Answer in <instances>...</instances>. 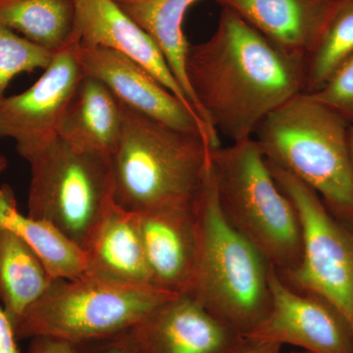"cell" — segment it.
<instances>
[{"label": "cell", "instance_id": "obj_26", "mask_svg": "<svg viewBox=\"0 0 353 353\" xmlns=\"http://www.w3.org/2000/svg\"><path fill=\"white\" fill-rule=\"evenodd\" d=\"M28 353H78L76 345L69 341L39 336L31 339Z\"/></svg>", "mask_w": 353, "mask_h": 353}, {"label": "cell", "instance_id": "obj_20", "mask_svg": "<svg viewBox=\"0 0 353 353\" xmlns=\"http://www.w3.org/2000/svg\"><path fill=\"white\" fill-rule=\"evenodd\" d=\"M53 280L28 243L0 228V303L13 326Z\"/></svg>", "mask_w": 353, "mask_h": 353}, {"label": "cell", "instance_id": "obj_2", "mask_svg": "<svg viewBox=\"0 0 353 353\" xmlns=\"http://www.w3.org/2000/svg\"><path fill=\"white\" fill-rule=\"evenodd\" d=\"M213 148L201 134L182 131L123 104V130L111 157L113 201L139 213L196 201Z\"/></svg>", "mask_w": 353, "mask_h": 353}, {"label": "cell", "instance_id": "obj_8", "mask_svg": "<svg viewBox=\"0 0 353 353\" xmlns=\"http://www.w3.org/2000/svg\"><path fill=\"white\" fill-rule=\"evenodd\" d=\"M267 164L294 204L303 229L301 263L280 277L294 289L328 301L353 331V223L334 215L314 190L289 172Z\"/></svg>", "mask_w": 353, "mask_h": 353}, {"label": "cell", "instance_id": "obj_14", "mask_svg": "<svg viewBox=\"0 0 353 353\" xmlns=\"http://www.w3.org/2000/svg\"><path fill=\"white\" fill-rule=\"evenodd\" d=\"M74 2L76 7L74 34L81 46L108 48L130 58L152 74L197 115L157 44L118 6L115 0H74Z\"/></svg>", "mask_w": 353, "mask_h": 353}, {"label": "cell", "instance_id": "obj_31", "mask_svg": "<svg viewBox=\"0 0 353 353\" xmlns=\"http://www.w3.org/2000/svg\"><path fill=\"white\" fill-rule=\"evenodd\" d=\"M290 353H308V352H303V350H299V352H292Z\"/></svg>", "mask_w": 353, "mask_h": 353}, {"label": "cell", "instance_id": "obj_19", "mask_svg": "<svg viewBox=\"0 0 353 353\" xmlns=\"http://www.w3.org/2000/svg\"><path fill=\"white\" fill-rule=\"evenodd\" d=\"M0 228L10 230L28 243L53 279H76L85 274L82 248L50 223L23 215L14 190L7 183L0 185Z\"/></svg>", "mask_w": 353, "mask_h": 353}, {"label": "cell", "instance_id": "obj_25", "mask_svg": "<svg viewBox=\"0 0 353 353\" xmlns=\"http://www.w3.org/2000/svg\"><path fill=\"white\" fill-rule=\"evenodd\" d=\"M78 353H141L131 329L122 333L76 345Z\"/></svg>", "mask_w": 353, "mask_h": 353}, {"label": "cell", "instance_id": "obj_4", "mask_svg": "<svg viewBox=\"0 0 353 353\" xmlns=\"http://www.w3.org/2000/svg\"><path fill=\"white\" fill-rule=\"evenodd\" d=\"M196 209L199 253L192 284L185 294L246 338L270 311V265L223 216L212 161L202 183Z\"/></svg>", "mask_w": 353, "mask_h": 353}, {"label": "cell", "instance_id": "obj_1", "mask_svg": "<svg viewBox=\"0 0 353 353\" xmlns=\"http://www.w3.org/2000/svg\"><path fill=\"white\" fill-rule=\"evenodd\" d=\"M185 72L204 123L233 143L252 139L269 114L305 87L303 60L226 8L214 34L190 44Z\"/></svg>", "mask_w": 353, "mask_h": 353}, {"label": "cell", "instance_id": "obj_5", "mask_svg": "<svg viewBox=\"0 0 353 353\" xmlns=\"http://www.w3.org/2000/svg\"><path fill=\"white\" fill-rule=\"evenodd\" d=\"M211 161L227 222L279 275L296 270L303 255L301 220L255 139L220 146L212 150Z\"/></svg>", "mask_w": 353, "mask_h": 353}, {"label": "cell", "instance_id": "obj_10", "mask_svg": "<svg viewBox=\"0 0 353 353\" xmlns=\"http://www.w3.org/2000/svg\"><path fill=\"white\" fill-rule=\"evenodd\" d=\"M271 308L250 343H276L308 353H353V331L328 301L290 287L270 265Z\"/></svg>", "mask_w": 353, "mask_h": 353}, {"label": "cell", "instance_id": "obj_28", "mask_svg": "<svg viewBox=\"0 0 353 353\" xmlns=\"http://www.w3.org/2000/svg\"><path fill=\"white\" fill-rule=\"evenodd\" d=\"M282 347L276 343H250L243 353H281Z\"/></svg>", "mask_w": 353, "mask_h": 353}, {"label": "cell", "instance_id": "obj_17", "mask_svg": "<svg viewBox=\"0 0 353 353\" xmlns=\"http://www.w3.org/2000/svg\"><path fill=\"white\" fill-rule=\"evenodd\" d=\"M122 130L123 104L103 83L85 75L60 120L58 138L77 150L111 159Z\"/></svg>", "mask_w": 353, "mask_h": 353}, {"label": "cell", "instance_id": "obj_18", "mask_svg": "<svg viewBox=\"0 0 353 353\" xmlns=\"http://www.w3.org/2000/svg\"><path fill=\"white\" fill-rule=\"evenodd\" d=\"M115 1L130 18H132L152 37L158 48L163 53L176 81L183 88L194 111L203 121L196 97L190 88L187 72H185V61H187L188 51L190 44L183 32V21L185 15L190 7L199 0H115Z\"/></svg>", "mask_w": 353, "mask_h": 353}, {"label": "cell", "instance_id": "obj_15", "mask_svg": "<svg viewBox=\"0 0 353 353\" xmlns=\"http://www.w3.org/2000/svg\"><path fill=\"white\" fill-rule=\"evenodd\" d=\"M290 57L305 61L340 0H216Z\"/></svg>", "mask_w": 353, "mask_h": 353}, {"label": "cell", "instance_id": "obj_13", "mask_svg": "<svg viewBox=\"0 0 353 353\" xmlns=\"http://www.w3.org/2000/svg\"><path fill=\"white\" fill-rule=\"evenodd\" d=\"M196 201L137 213L153 285L170 294H187L194 277L199 245Z\"/></svg>", "mask_w": 353, "mask_h": 353}, {"label": "cell", "instance_id": "obj_21", "mask_svg": "<svg viewBox=\"0 0 353 353\" xmlns=\"http://www.w3.org/2000/svg\"><path fill=\"white\" fill-rule=\"evenodd\" d=\"M0 24L55 53L75 32L74 0H0Z\"/></svg>", "mask_w": 353, "mask_h": 353}, {"label": "cell", "instance_id": "obj_3", "mask_svg": "<svg viewBox=\"0 0 353 353\" xmlns=\"http://www.w3.org/2000/svg\"><path fill=\"white\" fill-rule=\"evenodd\" d=\"M350 125L309 94L269 114L253 139L265 159L289 172L341 219L353 223Z\"/></svg>", "mask_w": 353, "mask_h": 353}, {"label": "cell", "instance_id": "obj_23", "mask_svg": "<svg viewBox=\"0 0 353 353\" xmlns=\"http://www.w3.org/2000/svg\"><path fill=\"white\" fill-rule=\"evenodd\" d=\"M54 53L0 24V103L6 99L9 83L16 76L44 70Z\"/></svg>", "mask_w": 353, "mask_h": 353}, {"label": "cell", "instance_id": "obj_6", "mask_svg": "<svg viewBox=\"0 0 353 353\" xmlns=\"http://www.w3.org/2000/svg\"><path fill=\"white\" fill-rule=\"evenodd\" d=\"M178 294L83 274L54 279L14 324L17 340L43 336L79 345L132 329Z\"/></svg>", "mask_w": 353, "mask_h": 353}, {"label": "cell", "instance_id": "obj_16", "mask_svg": "<svg viewBox=\"0 0 353 353\" xmlns=\"http://www.w3.org/2000/svg\"><path fill=\"white\" fill-rule=\"evenodd\" d=\"M83 250L85 256V274L155 287L146 262L138 215L120 208L113 199Z\"/></svg>", "mask_w": 353, "mask_h": 353}, {"label": "cell", "instance_id": "obj_22", "mask_svg": "<svg viewBox=\"0 0 353 353\" xmlns=\"http://www.w3.org/2000/svg\"><path fill=\"white\" fill-rule=\"evenodd\" d=\"M352 53L353 0H340L321 38L304 61V92L312 94L319 90Z\"/></svg>", "mask_w": 353, "mask_h": 353}, {"label": "cell", "instance_id": "obj_24", "mask_svg": "<svg viewBox=\"0 0 353 353\" xmlns=\"http://www.w3.org/2000/svg\"><path fill=\"white\" fill-rule=\"evenodd\" d=\"M309 94L352 125L353 53L334 70L319 90Z\"/></svg>", "mask_w": 353, "mask_h": 353}, {"label": "cell", "instance_id": "obj_27", "mask_svg": "<svg viewBox=\"0 0 353 353\" xmlns=\"http://www.w3.org/2000/svg\"><path fill=\"white\" fill-rule=\"evenodd\" d=\"M12 323L0 305V353H20Z\"/></svg>", "mask_w": 353, "mask_h": 353}, {"label": "cell", "instance_id": "obj_12", "mask_svg": "<svg viewBox=\"0 0 353 353\" xmlns=\"http://www.w3.org/2000/svg\"><path fill=\"white\" fill-rule=\"evenodd\" d=\"M131 332L141 353H243L250 345L189 294L160 304Z\"/></svg>", "mask_w": 353, "mask_h": 353}, {"label": "cell", "instance_id": "obj_11", "mask_svg": "<svg viewBox=\"0 0 353 353\" xmlns=\"http://www.w3.org/2000/svg\"><path fill=\"white\" fill-rule=\"evenodd\" d=\"M79 57L85 75L103 83L128 108L176 129L199 132L213 150L220 148L219 137L141 65L116 51L81 44Z\"/></svg>", "mask_w": 353, "mask_h": 353}, {"label": "cell", "instance_id": "obj_29", "mask_svg": "<svg viewBox=\"0 0 353 353\" xmlns=\"http://www.w3.org/2000/svg\"><path fill=\"white\" fill-rule=\"evenodd\" d=\"M8 166V160L4 155H0V174L2 173Z\"/></svg>", "mask_w": 353, "mask_h": 353}, {"label": "cell", "instance_id": "obj_30", "mask_svg": "<svg viewBox=\"0 0 353 353\" xmlns=\"http://www.w3.org/2000/svg\"><path fill=\"white\" fill-rule=\"evenodd\" d=\"M350 148H352V161H353V124L350 125Z\"/></svg>", "mask_w": 353, "mask_h": 353}, {"label": "cell", "instance_id": "obj_9", "mask_svg": "<svg viewBox=\"0 0 353 353\" xmlns=\"http://www.w3.org/2000/svg\"><path fill=\"white\" fill-rule=\"evenodd\" d=\"M80 41L73 39L53 55L34 85L0 103V139H12L25 158L57 138L60 120L83 77Z\"/></svg>", "mask_w": 353, "mask_h": 353}, {"label": "cell", "instance_id": "obj_7", "mask_svg": "<svg viewBox=\"0 0 353 353\" xmlns=\"http://www.w3.org/2000/svg\"><path fill=\"white\" fill-rule=\"evenodd\" d=\"M24 159L31 170L28 215L50 223L83 250L113 199L110 158L57 137Z\"/></svg>", "mask_w": 353, "mask_h": 353}]
</instances>
